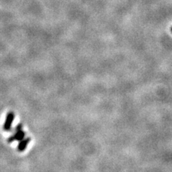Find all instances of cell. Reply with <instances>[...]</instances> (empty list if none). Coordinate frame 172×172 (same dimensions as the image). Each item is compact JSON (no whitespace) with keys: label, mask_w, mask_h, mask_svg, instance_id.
Wrapping results in <instances>:
<instances>
[{"label":"cell","mask_w":172,"mask_h":172,"mask_svg":"<svg viewBox=\"0 0 172 172\" xmlns=\"http://www.w3.org/2000/svg\"><path fill=\"white\" fill-rule=\"evenodd\" d=\"M24 137H25V132L23 130V125L19 124L16 126L14 134L8 139V142L12 143L13 141H19L23 140Z\"/></svg>","instance_id":"1"},{"label":"cell","mask_w":172,"mask_h":172,"mask_svg":"<svg viewBox=\"0 0 172 172\" xmlns=\"http://www.w3.org/2000/svg\"><path fill=\"white\" fill-rule=\"evenodd\" d=\"M14 113L10 111L9 112L8 114L6 115L5 121H4V126H3V129L4 131H9L12 129V124H13L14 120Z\"/></svg>","instance_id":"2"},{"label":"cell","mask_w":172,"mask_h":172,"mask_svg":"<svg viewBox=\"0 0 172 172\" xmlns=\"http://www.w3.org/2000/svg\"><path fill=\"white\" fill-rule=\"evenodd\" d=\"M31 141V139L29 137L25 138L24 137L23 140L19 141V144L17 146V151L19 152H23L25 151L27 146H28L29 142Z\"/></svg>","instance_id":"3"},{"label":"cell","mask_w":172,"mask_h":172,"mask_svg":"<svg viewBox=\"0 0 172 172\" xmlns=\"http://www.w3.org/2000/svg\"><path fill=\"white\" fill-rule=\"evenodd\" d=\"M171 32H172V28H171Z\"/></svg>","instance_id":"4"}]
</instances>
